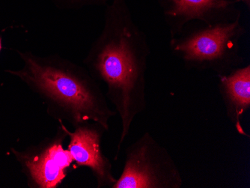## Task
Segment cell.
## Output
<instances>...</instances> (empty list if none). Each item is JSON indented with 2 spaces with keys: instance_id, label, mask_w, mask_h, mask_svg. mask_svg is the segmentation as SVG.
Instances as JSON below:
<instances>
[{
  "instance_id": "obj_5",
  "label": "cell",
  "mask_w": 250,
  "mask_h": 188,
  "mask_svg": "<svg viewBox=\"0 0 250 188\" xmlns=\"http://www.w3.org/2000/svg\"><path fill=\"white\" fill-rule=\"evenodd\" d=\"M60 124L53 137L43 139L23 151L12 150L22 166L30 188H58L74 163L71 153L64 148V140L68 137L65 125L62 122Z\"/></svg>"
},
{
  "instance_id": "obj_3",
  "label": "cell",
  "mask_w": 250,
  "mask_h": 188,
  "mask_svg": "<svg viewBox=\"0 0 250 188\" xmlns=\"http://www.w3.org/2000/svg\"><path fill=\"white\" fill-rule=\"evenodd\" d=\"M245 34L241 18L211 25L191 23L170 37L168 46L187 70L211 71L217 77L244 65L241 43Z\"/></svg>"
},
{
  "instance_id": "obj_4",
  "label": "cell",
  "mask_w": 250,
  "mask_h": 188,
  "mask_svg": "<svg viewBox=\"0 0 250 188\" xmlns=\"http://www.w3.org/2000/svg\"><path fill=\"white\" fill-rule=\"evenodd\" d=\"M183 185L169 151L145 132L125 149L122 174L112 188H181Z\"/></svg>"
},
{
  "instance_id": "obj_6",
  "label": "cell",
  "mask_w": 250,
  "mask_h": 188,
  "mask_svg": "<svg viewBox=\"0 0 250 188\" xmlns=\"http://www.w3.org/2000/svg\"><path fill=\"white\" fill-rule=\"evenodd\" d=\"M157 3L170 37L193 22L211 25L242 16L239 4L234 0H157Z\"/></svg>"
},
{
  "instance_id": "obj_11",
  "label": "cell",
  "mask_w": 250,
  "mask_h": 188,
  "mask_svg": "<svg viewBox=\"0 0 250 188\" xmlns=\"http://www.w3.org/2000/svg\"><path fill=\"white\" fill-rule=\"evenodd\" d=\"M1 48H2V45H1V39H0V50H1Z\"/></svg>"
},
{
  "instance_id": "obj_9",
  "label": "cell",
  "mask_w": 250,
  "mask_h": 188,
  "mask_svg": "<svg viewBox=\"0 0 250 188\" xmlns=\"http://www.w3.org/2000/svg\"><path fill=\"white\" fill-rule=\"evenodd\" d=\"M56 8L62 11H77L89 7H105L108 0H51Z\"/></svg>"
},
{
  "instance_id": "obj_8",
  "label": "cell",
  "mask_w": 250,
  "mask_h": 188,
  "mask_svg": "<svg viewBox=\"0 0 250 188\" xmlns=\"http://www.w3.org/2000/svg\"><path fill=\"white\" fill-rule=\"evenodd\" d=\"M219 93L226 114L237 134L250 138L243 119L250 109V64L242 65L224 75L217 76Z\"/></svg>"
},
{
  "instance_id": "obj_1",
  "label": "cell",
  "mask_w": 250,
  "mask_h": 188,
  "mask_svg": "<svg viewBox=\"0 0 250 188\" xmlns=\"http://www.w3.org/2000/svg\"><path fill=\"white\" fill-rule=\"evenodd\" d=\"M103 28L83 59V66L100 85L120 119L115 160L133 122L147 108V60L151 47L136 23L127 0H110L104 7Z\"/></svg>"
},
{
  "instance_id": "obj_10",
  "label": "cell",
  "mask_w": 250,
  "mask_h": 188,
  "mask_svg": "<svg viewBox=\"0 0 250 188\" xmlns=\"http://www.w3.org/2000/svg\"><path fill=\"white\" fill-rule=\"evenodd\" d=\"M237 3L243 4L246 8L250 11V0H234Z\"/></svg>"
},
{
  "instance_id": "obj_2",
  "label": "cell",
  "mask_w": 250,
  "mask_h": 188,
  "mask_svg": "<svg viewBox=\"0 0 250 188\" xmlns=\"http://www.w3.org/2000/svg\"><path fill=\"white\" fill-rule=\"evenodd\" d=\"M23 67L8 71L23 81L42 99L47 114L73 127L94 122L109 130L117 115L101 85L88 70L57 53L39 56L19 52Z\"/></svg>"
},
{
  "instance_id": "obj_7",
  "label": "cell",
  "mask_w": 250,
  "mask_h": 188,
  "mask_svg": "<svg viewBox=\"0 0 250 188\" xmlns=\"http://www.w3.org/2000/svg\"><path fill=\"white\" fill-rule=\"evenodd\" d=\"M69 138L67 149L71 153L77 167H88L92 172L97 188H112L116 179L112 173L110 160L105 155L102 139L106 129L94 122H88L71 131L64 126Z\"/></svg>"
}]
</instances>
